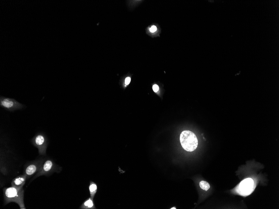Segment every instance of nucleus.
Listing matches in <instances>:
<instances>
[{
  "label": "nucleus",
  "instance_id": "nucleus-12",
  "mask_svg": "<svg viewBox=\"0 0 279 209\" xmlns=\"http://www.w3.org/2000/svg\"><path fill=\"white\" fill-rule=\"evenodd\" d=\"M153 90L154 92H157V91H158L159 89V88L158 85H156V84H155V85H154L153 86Z\"/></svg>",
  "mask_w": 279,
  "mask_h": 209
},
{
  "label": "nucleus",
  "instance_id": "nucleus-11",
  "mask_svg": "<svg viewBox=\"0 0 279 209\" xmlns=\"http://www.w3.org/2000/svg\"><path fill=\"white\" fill-rule=\"evenodd\" d=\"M201 188L205 191H207L210 187V185L207 181H201L199 183Z\"/></svg>",
  "mask_w": 279,
  "mask_h": 209
},
{
  "label": "nucleus",
  "instance_id": "nucleus-10",
  "mask_svg": "<svg viewBox=\"0 0 279 209\" xmlns=\"http://www.w3.org/2000/svg\"><path fill=\"white\" fill-rule=\"evenodd\" d=\"M53 166V163L52 161L50 160H48L46 161L43 167L42 171L41 172V174L46 173V172H48L50 171L52 169V167Z\"/></svg>",
  "mask_w": 279,
  "mask_h": 209
},
{
  "label": "nucleus",
  "instance_id": "nucleus-14",
  "mask_svg": "<svg viewBox=\"0 0 279 209\" xmlns=\"http://www.w3.org/2000/svg\"><path fill=\"white\" fill-rule=\"evenodd\" d=\"M130 81H131V78L130 77H128L126 78L125 80V83L126 85H128L130 83Z\"/></svg>",
  "mask_w": 279,
  "mask_h": 209
},
{
  "label": "nucleus",
  "instance_id": "nucleus-8",
  "mask_svg": "<svg viewBox=\"0 0 279 209\" xmlns=\"http://www.w3.org/2000/svg\"><path fill=\"white\" fill-rule=\"evenodd\" d=\"M89 189L90 197L94 199L97 192V184L93 181H90V184L89 187Z\"/></svg>",
  "mask_w": 279,
  "mask_h": 209
},
{
  "label": "nucleus",
  "instance_id": "nucleus-15",
  "mask_svg": "<svg viewBox=\"0 0 279 209\" xmlns=\"http://www.w3.org/2000/svg\"><path fill=\"white\" fill-rule=\"evenodd\" d=\"M171 209H176V208H171Z\"/></svg>",
  "mask_w": 279,
  "mask_h": 209
},
{
  "label": "nucleus",
  "instance_id": "nucleus-9",
  "mask_svg": "<svg viewBox=\"0 0 279 209\" xmlns=\"http://www.w3.org/2000/svg\"><path fill=\"white\" fill-rule=\"evenodd\" d=\"M38 166L36 164H32L28 166L25 170L26 176H31L37 171Z\"/></svg>",
  "mask_w": 279,
  "mask_h": 209
},
{
  "label": "nucleus",
  "instance_id": "nucleus-6",
  "mask_svg": "<svg viewBox=\"0 0 279 209\" xmlns=\"http://www.w3.org/2000/svg\"><path fill=\"white\" fill-rule=\"evenodd\" d=\"M26 175H21L14 178L12 182V186L18 189H21L23 188L25 182H26Z\"/></svg>",
  "mask_w": 279,
  "mask_h": 209
},
{
  "label": "nucleus",
  "instance_id": "nucleus-2",
  "mask_svg": "<svg viewBox=\"0 0 279 209\" xmlns=\"http://www.w3.org/2000/svg\"><path fill=\"white\" fill-rule=\"evenodd\" d=\"M180 140L182 147L186 151L193 152L198 147V139L192 131L188 130L182 131Z\"/></svg>",
  "mask_w": 279,
  "mask_h": 209
},
{
  "label": "nucleus",
  "instance_id": "nucleus-1",
  "mask_svg": "<svg viewBox=\"0 0 279 209\" xmlns=\"http://www.w3.org/2000/svg\"><path fill=\"white\" fill-rule=\"evenodd\" d=\"M4 193L6 204L10 202H16L19 205L21 209H25L23 202V189H18L12 186L6 189Z\"/></svg>",
  "mask_w": 279,
  "mask_h": 209
},
{
  "label": "nucleus",
  "instance_id": "nucleus-3",
  "mask_svg": "<svg viewBox=\"0 0 279 209\" xmlns=\"http://www.w3.org/2000/svg\"><path fill=\"white\" fill-rule=\"evenodd\" d=\"M0 107L10 112L22 110L26 107L25 105L20 103L15 99L3 96L0 97Z\"/></svg>",
  "mask_w": 279,
  "mask_h": 209
},
{
  "label": "nucleus",
  "instance_id": "nucleus-13",
  "mask_svg": "<svg viewBox=\"0 0 279 209\" xmlns=\"http://www.w3.org/2000/svg\"><path fill=\"white\" fill-rule=\"evenodd\" d=\"M157 29V28L156 26L155 25H153V26H152L151 28H150V32L154 33L156 31Z\"/></svg>",
  "mask_w": 279,
  "mask_h": 209
},
{
  "label": "nucleus",
  "instance_id": "nucleus-5",
  "mask_svg": "<svg viewBox=\"0 0 279 209\" xmlns=\"http://www.w3.org/2000/svg\"><path fill=\"white\" fill-rule=\"evenodd\" d=\"M254 189V182L251 178L245 179L241 181L237 188V192L241 195L247 196L251 194Z\"/></svg>",
  "mask_w": 279,
  "mask_h": 209
},
{
  "label": "nucleus",
  "instance_id": "nucleus-4",
  "mask_svg": "<svg viewBox=\"0 0 279 209\" xmlns=\"http://www.w3.org/2000/svg\"><path fill=\"white\" fill-rule=\"evenodd\" d=\"M31 142L38 149L40 154L45 153L49 142L48 138L44 134L38 133L31 139Z\"/></svg>",
  "mask_w": 279,
  "mask_h": 209
},
{
  "label": "nucleus",
  "instance_id": "nucleus-7",
  "mask_svg": "<svg viewBox=\"0 0 279 209\" xmlns=\"http://www.w3.org/2000/svg\"><path fill=\"white\" fill-rule=\"evenodd\" d=\"M80 208L83 209H96L93 198L90 197L85 200L84 202L81 205Z\"/></svg>",
  "mask_w": 279,
  "mask_h": 209
}]
</instances>
